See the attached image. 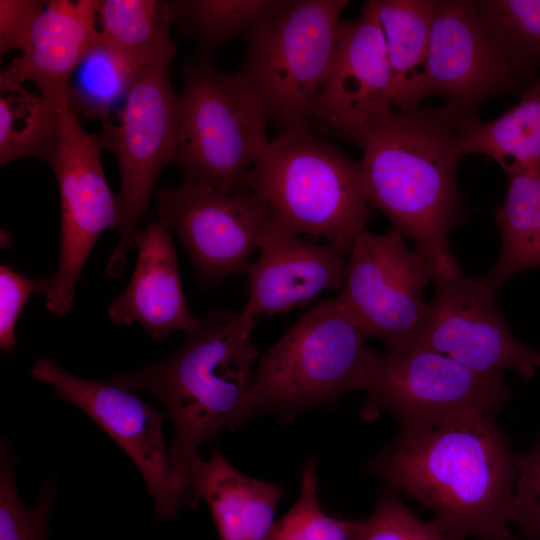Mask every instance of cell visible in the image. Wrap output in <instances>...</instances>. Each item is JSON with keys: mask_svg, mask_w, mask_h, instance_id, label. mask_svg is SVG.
<instances>
[{"mask_svg": "<svg viewBox=\"0 0 540 540\" xmlns=\"http://www.w3.org/2000/svg\"><path fill=\"white\" fill-rule=\"evenodd\" d=\"M393 75L372 0L343 20L328 77L315 103L312 125L336 133L363 125L394 108Z\"/></svg>", "mask_w": 540, "mask_h": 540, "instance_id": "cell-16", "label": "cell"}, {"mask_svg": "<svg viewBox=\"0 0 540 540\" xmlns=\"http://www.w3.org/2000/svg\"><path fill=\"white\" fill-rule=\"evenodd\" d=\"M175 162L184 181L228 194L246 191L248 173L270 143L267 113L237 73L195 54L182 70Z\"/></svg>", "mask_w": 540, "mask_h": 540, "instance_id": "cell-7", "label": "cell"}, {"mask_svg": "<svg viewBox=\"0 0 540 540\" xmlns=\"http://www.w3.org/2000/svg\"><path fill=\"white\" fill-rule=\"evenodd\" d=\"M506 518L528 540H540V436L527 453L520 455Z\"/></svg>", "mask_w": 540, "mask_h": 540, "instance_id": "cell-32", "label": "cell"}, {"mask_svg": "<svg viewBox=\"0 0 540 540\" xmlns=\"http://www.w3.org/2000/svg\"><path fill=\"white\" fill-rule=\"evenodd\" d=\"M313 126L279 132L248 173L246 191L294 232L349 250L371 220L359 161Z\"/></svg>", "mask_w": 540, "mask_h": 540, "instance_id": "cell-4", "label": "cell"}, {"mask_svg": "<svg viewBox=\"0 0 540 540\" xmlns=\"http://www.w3.org/2000/svg\"><path fill=\"white\" fill-rule=\"evenodd\" d=\"M98 135L86 132L70 110L61 114L58 141L50 164L61 200L59 265L46 294L55 316L70 312L82 268L101 234L118 226L119 200L103 171Z\"/></svg>", "mask_w": 540, "mask_h": 540, "instance_id": "cell-12", "label": "cell"}, {"mask_svg": "<svg viewBox=\"0 0 540 540\" xmlns=\"http://www.w3.org/2000/svg\"><path fill=\"white\" fill-rule=\"evenodd\" d=\"M61 114L40 94L0 82V165L26 157L50 162Z\"/></svg>", "mask_w": 540, "mask_h": 540, "instance_id": "cell-25", "label": "cell"}, {"mask_svg": "<svg viewBox=\"0 0 540 540\" xmlns=\"http://www.w3.org/2000/svg\"><path fill=\"white\" fill-rule=\"evenodd\" d=\"M432 272L395 229L374 234L367 229L353 240L341 293V308L366 339L389 347L405 343L420 326L428 307L424 288Z\"/></svg>", "mask_w": 540, "mask_h": 540, "instance_id": "cell-11", "label": "cell"}, {"mask_svg": "<svg viewBox=\"0 0 540 540\" xmlns=\"http://www.w3.org/2000/svg\"><path fill=\"white\" fill-rule=\"evenodd\" d=\"M137 263L127 288L108 306L116 324L140 323L157 341L172 330L186 334L200 318L191 314L182 289L170 229L160 220L139 228L135 237Z\"/></svg>", "mask_w": 540, "mask_h": 540, "instance_id": "cell-19", "label": "cell"}, {"mask_svg": "<svg viewBox=\"0 0 540 540\" xmlns=\"http://www.w3.org/2000/svg\"><path fill=\"white\" fill-rule=\"evenodd\" d=\"M318 460L311 456L301 470L295 504L274 521L264 540H355L361 520L328 515L318 501Z\"/></svg>", "mask_w": 540, "mask_h": 540, "instance_id": "cell-29", "label": "cell"}, {"mask_svg": "<svg viewBox=\"0 0 540 540\" xmlns=\"http://www.w3.org/2000/svg\"><path fill=\"white\" fill-rule=\"evenodd\" d=\"M355 540H458L432 521L424 522L392 488L383 492L370 516L361 520Z\"/></svg>", "mask_w": 540, "mask_h": 540, "instance_id": "cell-31", "label": "cell"}, {"mask_svg": "<svg viewBox=\"0 0 540 540\" xmlns=\"http://www.w3.org/2000/svg\"><path fill=\"white\" fill-rule=\"evenodd\" d=\"M513 540H519V539L515 537Z\"/></svg>", "mask_w": 540, "mask_h": 540, "instance_id": "cell-35", "label": "cell"}, {"mask_svg": "<svg viewBox=\"0 0 540 540\" xmlns=\"http://www.w3.org/2000/svg\"><path fill=\"white\" fill-rule=\"evenodd\" d=\"M493 47L522 81L540 68V0H476Z\"/></svg>", "mask_w": 540, "mask_h": 540, "instance_id": "cell-27", "label": "cell"}, {"mask_svg": "<svg viewBox=\"0 0 540 540\" xmlns=\"http://www.w3.org/2000/svg\"><path fill=\"white\" fill-rule=\"evenodd\" d=\"M282 0L168 1L171 23L198 44L197 55L212 58L224 42L244 36Z\"/></svg>", "mask_w": 540, "mask_h": 540, "instance_id": "cell-26", "label": "cell"}, {"mask_svg": "<svg viewBox=\"0 0 540 540\" xmlns=\"http://www.w3.org/2000/svg\"><path fill=\"white\" fill-rule=\"evenodd\" d=\"M393 75L394 108L421 105L435 0H372Z\"/></svg>", "mask_w": 540, "mask_h": 540, "instance_id": "cell-22", "label": "cell"}, {"mask_svg": "<svg viewBox=\"0 0 540 540\" xmlns=\"http://www.w3.org/2000/svg\"><path fill=\"white\" fill-rule=\"evenodd\" d=\"M157 211L158 220L182 242L205 286L246 272L269 216L249 192L228 194L184 180L159 192Z\"/></svg>", "mask_w": 540, "mask_h": 540, "instance_id": "cell-13", "label": "cell"}, {"mask_svg": "<svg viewBox=\"0 0 540 540\" xmlns=\"http://www.w3.org/2000/svg\"><path fill=\"white\" fill-rule=\"evenodd\" d=\"M32 377L48 383L55 396L83 410L130 457L156 502L158 518L175 519L184 503L176 491L162 431L163 414L114 376L95 381L75 376L48 358L37 359Z\"/></svg>", "mask_w": 540, "mask_h": 540, "instance_id": "cell-14", "label": "cell"}, {"mask_svg": "<svg viewBox=\"0 0 540 540\" xmlns=\"http://www.w3.org/2000/svg\"><path fill=\"white\" fill-rule=\"evenodd\" d=\"M496 415L401 431L366 468L418 501L458 540H513L506 511L520 454Z\"/></svg>", "mask_w": 540, "mask_h": 540, "instance_id": "cell-2", "label": "cell"}, {"mask_svg": "<svg viewBox=\"0 0 540 540\" xmlns=\"http://www.w3.org/2000/svg\"><path fill=\"white\" fill-rule=\"evenodd\" d=\"M255 324L241 311L212 310L168 358L114 375L134 392H150L165 407L174 429L171 475L184 505L199 446L223 430L235 431L256 414L250 403L252 369L259 357L252 342Z\"/></svg>", "mask_w": 540, "mask_h": 540, "instance_id": "cell-3", "label": "cell"}, {"mask_svg": "<svg viewBox=\"0 0 540 540\" xmlns=\"http://www.w3.org/2000/svg\"><path fill=\"white\" fill-rule=\"evenodd\" d=\"M303 236L269 212L259 256L246 269L249 297L241 310L244 315L256 319L288 313L326 290L342 289L348 250Z\"/></svg>", "mask_w": 540, "mask_h": 540, "instance_id": "cell-17", "label": "cell"}, {"mask_svg": "<svg viewBox=\"0 0 540 540\" xmlns=\"http://www.w3.org/2000/svg\"><path fill=\"white\" fill-rule=\"evenodd\" d=\"M172 58L165 56L148 65L122 107L102 125V148L115 155L121 176L117 194L120 238L107 265L111 277L121 275L152 189L163 168L176 159L182 99L170 82Z\"/></svg>", "mask_w": 540, "mask_h": 540, "instance_id": "cell-8", "label": "cell"}, {"mask_svg": "<svg viewBox=\"0 0 540 540\" xmlns=\"http://www.w3.org/2000/svg\"><path fill=\"white\" fill-rule=\"evenodd\" d=\"M347 0H282L245 35L236 72L279 132L313 126Z\"/></svg>", "mask_w": 540, "mask_h": 540, "instance_id": "cell-6", "label": "cell"}, {"mask_svg": "<svg viewBox=\"0 0 540 540\" xmlns=\"http://www.w3.org/2000/svg\"><path fill=\"white\" fill-rule=\"evenodd\" d=\"M364 390L362 415L387 410L401 431L497 414L512 396L502 374L479 373L447 355L402 346L374 353Z\"/></svg>", "mask_w": 540, "mask_h": 540, "instance_id": "cell-9", "label": "cell"}, {"mask_svg": "<svg viewBox=\"0 0 540 540\" xmlns=\"http://www.w3.org/2000/svg\"><path fill=\"white\" fill-rule=\"evenodd\" d=\"M46 3L41 0H0L1 57L12 49H24Z\"/></svg>", "mask_w": 540, "mask_h": 540, "instance_id": "cell-34", "label": "cell"}, {"mask_svg": "<svg viewBox=\"0 0 540 540\" xmlns=\"http://www.w3.org/2000/svg\"><path fill=\"white\" fill-rule=\"evenodd\" d=\"M460 121L443 107L419 105L392 108L335 133L360 148L367 200L415 243L432 281L460 270L449 246V234L465 213L456 178L463 156Z\"/></svg>", "mask_w": 540, "mask_h": 540, "instance_id": "cell-1", "label": "cell"}, {"mask_svg": "<svg viewBox=\"0 0 540 540\" xmlns=\"http://www.w3.org/2000/svg\"><path fill=\"white\" fill-rule=\"evenodd\" d=\"M51 278H29L7 265L0 266V349L12 352L17 320L34 294H47Z\"/></svg>", "mask_w": 540, "mask_h": 540, "instance_id": "cell-33", "label": "cell"}, {"mask_svg": "<svg viewBox=\"0 0 540 540\" xmlns=\"http://www.w3.org/2000/svg\"><path fill=\"white\" fill-rule=\"evenodd\" d=\"M336 297L307 310L254 370L250 403L289 423L306 409L333 407L364 389L374 349Z\"/></svg>", "mask_w": 540, "mask_h": 540, "instance_id": "cell-5", "label": "cell"}, {"mask_svg": "<svg viewBox=\"0 0 540 540\" xmlns=\"http://www.w3.org/2000/svg\"><path fill=\"white\" fill-rule=\"evenodd\" d=\"M145 68L133 64L99 40L75 73L69 109L78 118H98L102 125L108 123L114 116L116 102L125 100Z\"/></svg>", "mask_w": 540, "mask_h": 540, "instance_id": "cell-28", "label": "cell"}, {"mask_svg": "<svg viewBox=\"0 0 540 540\" xmlns=\"http://www.w3.org/2000/svg\"><path fill=\"white\" fill-rule=\"evenodd\" d=\"M14 463L4 459L0 466V540H47L48 517L56 498L48 483L33 507H26L18 495Z\"/></svg>", "mask_w": 540, "mask_h": 540, "instance_id": "cell-30", "label": "cell"}, {"mask_svg": "<svg viewBox=\"0 0 540 540\" xmlns=\"http://www.w3.org/2000/svg\"><path fill=\"white\" fill-rule=\"evenodd\" d=\"M489 40L474 1L435 0L430 28L425 97L445 98L455 118L476 114L486 100L526 85Z\"/></svg>", "mask_w": 540, "mask_h": 540, "instance_id": "cell-15", "label": "cell"}, {"mask_svg": "<svg viewBox=\"0 0 540 540\" xmlns=\"http://www.w3.org/2000/svg\"><path fill=\"white\" fill-rule=\"evenodd\" d=\"M435 292L415 333L398 345L447 355L483 374L516 371L530 380L540 369V350L509 330L502 314L499 287L486 275L460 269L433 280Z\"/></svg>", "mask_w": 540, "mask_h": 540, "instance_id": "cell-10", "label": "cell"}, {"mask_svg": "<svg viewBox=\"0 0 540 540\" xmlns=\"http://www.w3.org/2000/svg\"><path fill=\"white\" fill-rule=\"evenodd\" d=\"M100 41L145 68L175 53L168 1L99 0Z\"/></svg>", "mask_w": 540, "mask_h": 540, "instance_id": "cell-23", "label": "cell"}, {"mask_svg": "<svg viewBox=\"0 0 540 540\" xmlns=\"http://www.w3.org/2000/svg\"><path fill=\"white\" fill-rule=\"evenodd\" d=\"M281 496L280 485L242 474L219 448L190 466L186 505L206 501L220 540H264Z\"/></svg>", "mask_w": 540, "mask_h": 540, "instance_id": "cell-20", "label": "cell"}, {"mask_svg": "<svg viewBox=\"0 0 540 540\" xmlns=\"http://www.w3.org/2000/svg\"><path fill=\"white\" fill-rule=\"evenodd\" d=\"M463 156L483 154L510 177L540 171V78L521 91L520 100L502 115L483 121L477 114L459 123Z\"/></svg>", "mask_w": 540, "mask_h": 540, "instance_id": "cell-21", "label": "cell"}, {"mask_svg": "<svg viewBox=\"0 0 540 540\" xmlns=\"http://www.w3.org/2000/svg\"><path fill=\"white\" fill-rule=\"evenodd\" d=\"M494 216L501 251L487 276L501 288L514 275L540 268V171L510 176Z\"/></svg>", "mask_w": 540, "mask_h": 540, "instance_id": "cell-24", "label": "cell"}, {"mask_svg": "<svg viewBox=\"0 0 540 540\" xmlns=\"http://www.w3.org/2000/svg\"><path fill=\"white\" fill-rule=\"evenodd\" d=\"M99 0H50L36 19L21 55L0 74V82L29 80L60 111L69 109L74 75L99 42Z\"/></svg>", "mask_w": 540, "mask_h": 540, "instance_id": "cell-18", "label": "cell"}]
</instances>
